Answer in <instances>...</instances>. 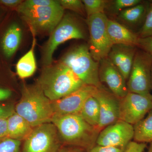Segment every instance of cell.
Here are the masks:
<instances>
[{"label": "cell", "instance_id": "34", "mask_svg": "<svg viewBox=\"0 0 152 152\" xmlns=\"http://www.w3.org/2000/svg\"><path fill=\"white\" fill-rule=\"evenodd\" d=\"M58 152H88L87 151L78 147L62 145Z\"/></svg>", "mask_w": 152, "mask_h": 152}, {"label": "cell", "instance_id": "13", "mask_svg": "<svg viewBox=\"0 0 152 152\" xmlns=\"http://www.w3.org/2000/svg\"><path fill=\"white\" fill-rule=\"evenodd\" d=\"M93 96L99 106L100 116L97 129L100 132L119 120L120 100L107 88L97 89Z\"/></svg>", "mask_w": 152, "mask_h": 152}, {"label": "cell", "instance_id": "17", "mask_svg": "<svg viewBox=\"0 0 152 152\" xmlns=\"http://www.w3.org/2000/svg\"><path fill=\"white\" fill-rule=\"evenodd\" d=\"M107 31L113 45H124L137 47L139 37L137 33L115 20L108 19Z\"/></svg>", "mask_w": 152, "mask_h": 152}, {"label": "cell", "instance_id": "31", "mask_svg": "<svg viewBox=\"0 0 152 152\" xmlns=\"http://www.w3.org/2000/svg\"><path fill=\"white\" fill-rule=\"evenodd\" d=\"M15 113L13 105L0 104V119L8 118Z\"/></svg>", "mask_w": 152, "mask_h": 152}, {"label": "cell", "instance_id": "11", "mask_svg": "<svg viewBox=\"0 0 152 152\" xmlns=\"http://www.w3.org/2000/svg\"><path fill=\"white\" fill-rule=\"evenodd\" d=\"M134 135V126L119 120L100 132L96 145L116 147L124 150Z\"/></svg>", "mask_w": 152, "mask_h": 152}, {"label": "cell", "instance_id": "3", "mask_svg": "<svg viewBox=\"0 0 152 152\" xmlns=\"http://www.w3.org/2000/svg\"><path fill=\"white\" fill-rule=\"evenodd\" d=\"M15 111L33 128L51 123L54 115L51 101L37 85L23 87L21 98L15 107Z\"/></svg>", "mask_w": 152, "mask_h": 152}, {"label": "cell", "instance_id": "9", "mask_svg": "<svg viewBox=\"0 0 152 152\" xmlns=\"http://www.w3.org/2000/svg\"><path fill=\"white\" fill-rule=\"evenodd\" d=\"M62 145L55 125L46 123L34 128L24 141L22 152H58Z\"/></svg>", "mask_w": 152, "mask_h": 152}, {"label": "cell", "instance_id": "32", "mask_svg": "<svg viewBox=\"0 0 152 152\" xmlns=\"http://www.w3.org/2000/svg\"><path fill=\"white\" fill-rule=\"evenodd\" d=\"M124 150L116 147L103 146L96 145L88 152H124Z\"/></svg>", "mask_w": 152, "mask_h": 152}, {"label": "cell", "instance_id": "7", "mask_svg": "<svg viewBox=\"0 0 152 152\" xmlns=\"http://www.w3.org/2000/svg\"><path fill=\"white\" fill-rule=\"evenodd\" d=\"M108 19L105 13L87 17L86 23L90 35L88 46L93 58L98 62L108 57L113 45L107 31Z\"/></svg>", "mask_w": 152, "mask_h": 152}, {"label": "cell", "instance_id": "23", "mask_svg": "<svg viewBox=\"0 0 152 152\" xmlns=\"http://www.w3.org/2000/svg\"><path fill=\"white\" fill-rule=\"evenodd\" d=\"M142 1V0H114L109 1L107 10L113 16L118 15L122 11L137 5Z\"/></svg>", "mask_w": 152, "mask_h": 152}, {"label": "cell", "instance_id": "27", "mask_svg": "<svg viewBox=\"0 0 152 152\" xmlns=\"http://www.w3.org/2000/svg\"><path fill=\"white\" fill-rule=\"evenodd\" d=\"M0 152H22L21 141L8 138L0 142Z\"/></svg>", "mask_w": 152, "mask_h": 152}, {"label": "cell", "instance_id": "14", "mask_svg": "<svg viewBox=\"0 0 152 152\" xmlns=\"http://www.w3.org/2000/svg\"><path fill=\"white\" fill-rule=\"evenodd\" d=\"M99 78L102 84L120 100L129 93L127 81L119 70L108 57L99 62Z\"/></svg>", "mask_w": 152, "mask_h": 152}, {"label": "cell", "instance_id": "29", "mask_svg": "<svg viewBox=\"0 0 152 152\" xmlns=\"http://www.w3.org/2000/svg\"><path fill=\"white\" fill-rule=\"evenodd\" d=\"M138 48L148 53L152 56V36L139 39Z\"/></svg>", "mask_w": 152, "mask_h": 152}, {"label": "cell", "instance_id": "33", "mask_svg": "<svg viewBox=\"0 0 152 152\" xmlns=\"http://www.w3.org/2000/svg\"><path fill=\"white\" fill-rule=\"evenodd\" d=\"M8 138L7 118L0 119V142Z\"/></svg>", "mask_w": 152, "mask_h": 152}, {"label": "cell", "instance_id": "5", "mask_svg": "<svg viewBox=\"0 0 152 152\" xmlns=\"http://www.w3.org/2000/svg\"><path fill=\"white\" fill-rule=\"evenodd\" d=\"M18 10L29 26L33 34L40 33L51 34L62 19L64 12L60 4L50 7L28 8L18 7Z\"/></svg>", "mask_w": 152, "mask_h": 152}, {"label": "cell", "instance_id": "8", "mask_svg": "<svg viewBox=\"0 0 152 152\" xmlns=\"http://www.w3.org/2000/svg\"><path fill=\"white\" fill-rule=\"evenodd\" d=\"M152 56L138 48L127 81L129 92L148 94L151 91Z\"/></svg>", "mask_w": 152, "mask_h": 152}, {"label": "cell", "instance_id": "16", "mask_svg": "<svg viewBox=\"0 0 152 152\" xmlns=\"http://www.w3.org/2000/svg\"><path fill=\"white\" fill-rule=\"evenodd\" d=\"M151 1H142L124 10L117 16L116 21L137 34L143 25Z\"/></svg>", "mask_w": 152, "mask_h": 152}, {"label": "cell", "instance_id": "15", "mask_svg": "<svg viewBox=\"0 0 152 152\" xmlns=\"http://www.w3.org/2000/svg\"><path fill=\"white\" fill-rule=\"evenodd\" d=\"M137 47L124 45H113L108 58L127 81Z\"/></svg>", "mask_w": 152, "mask_h": 152}, {"label": "cell", "instance_id": "25", "mask_svg": "<svg viewBox=\"0 0 152 152\" xmlns=\"http://www.w3.org/2000/svg\"><path fill=\"white\" fill-rule=\"evenodd\" d=\"M137 34L140 38L148 37L152 36V1L150 3L143 25Z\"/></svg>", "mask_w": 152, "mask_h": 152}, {"label": "cell", "instance_id": "6", "mask_svg": "<svg viewBox=\"0 0 152 152\" xmlns=\"http://www.w3.org/2000/svg\"><path fill=\"white\" fill-rule=\"evenodd\" d=\"M86 34L78 20L69 14L64 15L55 28L43 49V62L46 66L50 65L53 56L60 45L71 39H84Z\"/></svg>", "mask_w": 152, "mask_h": 152}, {"label": "cell", "instance_id": "12", "mask_svg": "<svg viewBox=\"0 0 152 152\" xmlns=\"http://www.w3.org/2000/svg\"><path fill=\"white\" fill-rule=\"evenodd\" d=\"M97 89V88L93 86L85 85L64 97L51 101L54 115L79 114L86 101L93 96Z\"/></svg>", "mask_w": 152, "mask_h": 152}, {"label": "cell", "instance_id": "2", "mask_svg": "<svg viewBox=\"0 0 152 152\" xmlns=\"http://www.w3.org/2000/svg\"><path fill=\"white\" fill-rule=\"evenodd\" d=\"M37 85L51 101L64 97L85 84L61 62L46 66L38 79Z\"/></svg>", "mask_w": 152, "mask_h": 152}, {"label": "cell", "instance_id": "35", "mask_svg": "<svg viewBox=\"0 0 152 152\" xmlns=\"http://www.w3.org/2000/svg\"><path fill=\"white\" fill-rule=\"evenodd\" d=\"M23 2L22 1L20 0H1L0 3L4 5L9 7H16L21 4Z\"/></svg>", "mask_w": 152, "mask_h": 152}, {"label": "cell", "instance_id": "21", "mask_svg": "<svg viewBox=\"0 0 152 152\" xmlns=\"http://www.w3.org/2000/svg\"><path fill=\"white\" fill-rule=\"evenodd\" d=\"M35 42V39H34L31 49L17 63V73L20 78H26L31 77L35 72L37 63L34 52Z\"/></svg>", "mask_w": 152, "mask_h": 152}, {"label": "cell", "instance_id": "37", "mask_svg": "<svg viewBox=\"0 0 152 152\" xmlns=\"http://www.w3.org/2000/svg\"><path fill=\"white\" fill-rule=\"evenodd\" d=\"M146 152H152V142H150V145Z\"/></svg>", "mask_w": 152, "mask_h": 152}, {"label": "cell", "instance_id": "28", "mask_svg": "<svg viewBox=\"0 0 152 152\" xmlns=\"http://www.w3.org/2000/svg\"><path fill=\"white\" fill-rule=\"evenodd\" d=\"M59 1L55 0H27L23 2L19 7L28 8L39 7H50L59 4Z\"/></svg>", "mask_w": 152, "mask_h": 152}, {"label": "cell", "instance_id": "19", "mask_svg": "<svg viewBox=\"0 0 152 152\" xmlns=\"http://www.w3.org/2000/svg\"><path fill=\"white\" fill-rule=\"evenodd\" d=\"M22 38V31L17 24H13L7 30L3 37L2 45L5 56L10 58L16 51Z\"/></svg>", "mask_w": 152, "mask_h": 152}, {"label": "cell", "instance_id": "22", "mask_svg": "<svg viewBox=\"0 0 152 152\" xmlns=\"http://www.w3.org/2000/svg\"><path fill=\"white\" fill-rule=\"evenodd\" d=\"M134 127V141L144 143L152 142V110Z\"/></svg>", "mask_w": 152, "mask_h": 152}, {"label": "cell", "instance_id": "1", "mask_svg": "<svg viewBox=\"0 0 152 152\" xmlns=\"http://www.w3.org/2000/svg\"><path fill=\"white\" fill-rule=\"evenodd\" d=\"M51 123L56 128L63 145L78 147L87 151L96 145L100 132L79 114L54 115Z\"/></svg>", "mask_w": 152, "mask_h": 152}, {"label": "cell", "instance_id": "24", "mask_svg": "<svg viewBox=\"0 0 152 152\" xmlns=\"http://www.w3.org/2000/svg\"><path fill=\"white\" fill-rule=\"evenodd\" d=\"M87 17L99 13H105L109 1L106 0H83Z\"/></svg>", "mask_w": 152, "mask_h": 152}, {"label": "cell", "instance_id": "30", "mask_svg": "<svg viewBox=\"0 0 152 152\" xmlns=\"http://www.w3.org/2000/svg\"><path fill=\"white\" fill-rule=\"evenodd\" d=\"M147 146L146 143L132 141L125 148L124 152H143Z\"/></svg>", "mask_w": 152, "mask_h": 152}, {"label": "cell", "instance_id": "36", "mask_svg": "<svg viewBox=\"0 0 152 152\" xmlns=\"http://www.w3.org/2000/svg\"><path fill=\"white\" fill-rule=\"evenodd\" d=\"M12 95L10 90L0 88V101L9 99Z\"/></svg>", "mask_w": 152, "mask_h": 152}, {"label": "cell", "instance_id": "26", "mask_svg": "<svg viewBox=\"0 0 152 152\" xmlns=\"http://www.w3.org/2000/svg\"><path fill=\"white\" fill-rule=\"evenodd\" d=\"M59 2L64 10L67 9L84 15L86 14L84 6L80 0H61Z\"/></svg>", "mask_w": 152, "mask_h": 152}, {"label": "cell", "instance_id": "20", "mask_svg": "<svg viewBox=\"0 0 152 152\" xmlns=\"http://www.w3.org/2000/svg\"><path fill=\"white\" fill-rule=\"evenodd\" d=\"M79 115L89 124L97 128L100 113L99 103L94 96H91L86 101Z\"/></svg>", "mask_w": 152, "mask_h": 152}, {"label": "cell", "instance_id": "10", "mask_svg": "<svg viewBox=\"0 0 152 152\" xmlns=\"http://www.w3.org/2000/svg\"><path fill=\"white\" fill-rule=\"evenodd\" d=\"M152 110V94L129 92L120 100V119L134 126Z\"/></svg>", "mask_w": 152, "mask_h": 152}, {"label": "cell", "instance_id": "38", "mask_svg": "<svg viewBox=\"0 0 152 152\" xmlns=\"http://www.w3.org/2000/svg\"><path fill=\"white\" fill-rule=\"evenodd\" d=\"M151 91H152V68L151 71Z\"/></svg>", "mask_w": 152, "mask_h": 152}, {"label": "cell", "instance_id": "18", "mask_svg": "<svg viewBox=\"0 0 152 152\" xmlns=\"http://www.w3.org/2000/svg\"><path fill=\"white\" fill-rule=\"evenodd\" d=\"M34 128L23 117L16 113L7 118L8 138L24 141L30 135Z\"/></svg>", "mask_w": 152, "mask_h": 152}, {"label": "cell", "instance_id": "4", "mask_svg": "<svg viewBox=\"0 0 152 152\" xmlns=\"http://www.w3.org/2000/svg\"><path fill=\"white\" fill-rule=\"evenodd\" d=\"M61 62L69 68L84 84L99 89L107 88L99 78V64L93 58L87 45L75 47L63 57Z\"/></svg>", "mask_w": 152, "mask_h": 152}]
</instances>
